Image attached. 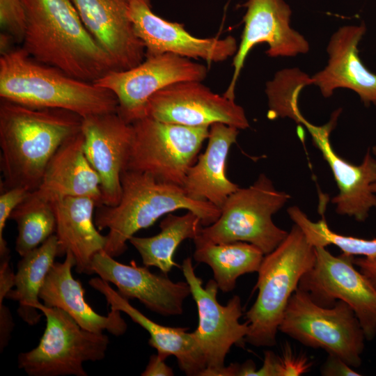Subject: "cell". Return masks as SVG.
<instances>
[{
	"instance_id": "6da1fadb",
	"label": "cell",
	"mask_w": 376,
	"mask_h": 376,
	"mask_svg": "<svg viewBox=\"0 0 376 376\" xmlns=\"http://www.w3.org/2000/svg\"><path fill=\"white\" fill-rule=\"evenodd\" d=\"M83 118L70 111L0 101L1 191L40 185L50 159L69 137L79 132Z\"/></svg>"
},
{
	"instance_id": "7a4b0ae2",
	"label": "cell",
	"mask_w": 376,
	"mask_h": 376,
	"mask_svg": "<svg viewBox=\"0 0 376 376\" xmlns=\"http://www.w3.org/2000/svg\"><path fill=\"white\" fill-rule=\"evenodd\" d=\"M26 25L22 47L38 61L86 81L118 70L84 25L71 0H23Z\"/></svg>"
},
{
	"instance_id": "3957f363",
	"label": "cell",
	"mask_w": 376,
	"mask_h": 376,
	"mask_svg": "<svg viewBox=\"0 0 376 376\" xmlns=\"http://www.w3.org/2000/svg\"><path fill=\"white\" fill-rule=\"evenodd\" d=\"M0 97L24 105L61 109L82 118L117 112L110 90L40 63L22 47L0 57Z\"/></svg>"
},
{
	"instance_id": "277c9868",
	"label": "cell",
	"mask_w": 376,
	"mask_h": 376,
	"mask_svg": "<svg viewBox=\"0 0 376 376\" xmlns=\"http://www.w3.org/2000/svg\"><path fill=\"white\" fill-rule=\"evenodd\" d=\"M122 196L115 206L97 207L95 223L99 230L108 229L104 251L117 257L139 230L161 217L180 209L196 214L203 226L217 221L221 209L207 201L194 200L180 186L159 181L146 173L125 170L121 175Z\"/></svg>"
},
{
	"instance_id": "5b68a950",
	"label": "cell",
	"mask_w": 376,
	"mask_h": 376,
	"mask_svg": "<svg viewBox=\"0 0 376 376\" xmlns=\"http://www.w3.org/2000/svg\"><path fill=\"white\" fill-rule=\"evenodd\" d=\"M315 260V246L296 224L274 250L265 255L258 271V296L246 313V343L256 347L275 345L289 299Z\"/></svg>"
},
{
	"instance_id": "8992f818",
	"label": "cell",
	"mask_w": 376,
	"mask_h": 376,
	"mask_svg": "<svg viewBox=\"0 0 376 376\" xmlns=\"http://www.w3.org/2000/svg\"><path fill=\"white\" fill-rule=\"evenodd\" d=\"M290 198L285 191L276 189L272 181L262 173L249 187L232 193L221 207L217 221L203 226L196 239L213 244L244 242L266 255L288 234L274 223L272 216Z\"/></svg>"
},
{
	"instance_id": "52a82bcc",
	"label": "cell",
	"mask_w": 376,
	"mask_h": 376,
	"mask_svg": "<svg viewBox=\"0 0 376 376\" xmlns=\"http://www.w3.org/2000/svg\"><path fill=\"white\" fill-rule=\"evenodd\" d=\"M279 330L307 347L338 357L352 368L362 363L366 336L353 309L343 301L322 306L298 287L289 299Z\"/></svg>"
},
{
	"instance_id": "ba28073f",
	"label": "cell",
	"mask_w": 376,
	"mask_h": 376,
	"mask_svg": "<svg viewBox=\"0 0 376 376\" xmlns=\"http://www.w3.org/2000/svg\"><path fill=\"white\" fill-rule=\"evenodd\" d=\"M38 308L45 316L46 327L38 345L19 354L18 368L29 376H87L84 363L105 357L108 336L83 329L58 308L40 302Z\"/></svg>"
},
{
	"instance_id": "9c48e42d",
	"label": "cell",
	"mask_w": 376,
	"mask_h": 376,
	"mask_svg": "<svg viewBox=\"0 0 376 376\" xmlns=\"http://www.w3.org/2000/svg\"><path fill=\"white\" fill-rule=\"evenodd\" d=\"M134 136L126 170L146 173L182 187L209 135L208 126L191 127L143 117L132 123Z\"/></svg>"
},
{
	"instance_id": "30bf717a",
	"label": "cell",
	"mask_w": 376,
	"mask_h": 376,
	"mask_svg": "<svg viewBox=\"0 0 376 376\" xmlns=\"http://www.w3.org/2000/svg\"><path fill=\"white\" fill-rule=\"evenodd\" d=\"M181 269L198 310V324L192 333L206 363L201 376H219L231 347L246 343L249 323L240 322L243 315L240 297L235 295L223 306L217 299V282L211 279L203 287L191 258L183 260Z\"/></svg>"
},
{
	"instance_id": "8fae6325",
	"label": "cell",
	"mask_w": 376,
	"mask_h": 376,
	"mask_svg": "<svg viewBox=\"0 0 376 376\" xmlns=\"http://www.w3.org/2000/svg\"><path fill=\"white\" fill-rule=\"evenodd\" d=\"M207 73L203 64L164 53L146 56L131 69L111 71L93 83L113 93L118 101V114L132 124L146 116L148 101L155 93L180 81H202Z\"/></svg>"
},
{
	"instance_id": "7c38bea8",
	"label": "cell",
	"mask_w": 376,
	"mask_h": 376,
	"mask_svg": "<svg viewBox=\"0 0 376 376\" xmlns=\"http://www.w3.org/2000/svg\"><path fill=\"white\" fill-rule=\"evenodd\" d=\"M313 266L301 279L299 288L319 305L331 306L337 300L347 304L355 313L366 339L376 336V289L354 268V256L332 255L324 246H315Z\"/></svg>"
},
{
	"instance_id": "4fadbf2b",
	"label": "cell",
	"mask_w": 376,
	"mask_h": 376,
	"mask_svg": "<svg viewBox=\"0 0 376 376\" xmlns=\"http://www.w3.org/2000/svg\"><path fill=\"white\" fill-rule=\"evenodd\" d=\"M198 81L171 84L148 100L146 116L159 121L191 127L222 123L244 130L249 123L235 100L214 93Z\"/></svg>"
},
{
	"instance_id": "5bb4252c",
	"label": "cell",
	"mask_w": 376,
	"mask_h": 376,
	"mask_svg": "<svg viewBox=\"0 0 376 376\" xmlns=\"http://www.w3.org/2000/svg\"><path fill=\"white\" fill-rule=\"evenodd\" d=\"M244 29L233 56V72L224 93L235 100V87L246 58L257 45L266 43V54L272 58L293 57L308 52L307 40L290 26L292 10L284 0H246Z\"/></svg>"
},
{
	"instance_id": "9a60e30c",
	"label": "cell",
	"mask_w": 376,
	"mask_h": 376,
	"mask_svg": "<svg viewBox=\"0 0 376 376\" xmlns=\"http://www.w3.org/2000/svg\"><path fill=\"white\" fill-rule=\"evenodd\" d=\"M129 15L136 35L146 49V56L172 53L190 59L219 63L234 56L236 39L228 36L198 38L189 33L183 24L158 16L150 0H130Z\"/></svg>"
},
{
	"instance_id": "2e32d148",
	"label": "cell",
	"mask_w": 376,
	"mask_h": 376,
	"mask_svg": "<svg viewBox=\"0 0 376 376\" xmlns=\"http://www.w3.org/2000/svg\"><path fill=\"white\" fill-rule=\"evenodd\" d=\"M84 148L100 180L103 205H116L122 196L121 175L126 170L134 130L117 112L83 118Z\"/></svg>"
},
{
	"instance_id": "e0dca14e",
	"label": "cell",
	"mask_w": 376,
	"mask_h": 376,
	"mask_svg": "<svg viewBox=\"0 0 376 376\" xmlns=\"http://www.w3.org/2000/svg\"><path fill=\"white\" fill-rule=\"evenodd\" d=\"M341 109L336 110L330 120L321 126L314 125L305 118L303 124L311 135L314 145L329 164L338 186V193L331 202L340 215L365 221L370 210L376 208V194L371 189L376 178V158L368 150L362 162L354 165L339 156L330 142V134L336 125Z\"/></svg>"
},
{
	"instance_id": "ac0fdd59",
	"label": "cell",
	"mask_w": 376,
	"mask_h": 376,
	"mask_svg": "<svg viewBox=\"0 0 376 376\" xmlns=\"http://www.w3.org/2000/svg\"><path fill=\"white\" fill-rule=\"evenodd\" d=\"M91 269L93 274L115 285L123 297L137 299L162 315H181L184 301L191 295L187 281L173 282L165 275L151 272L146 266H138L134 260L129 265L120 263L104 250L93 256Z\"/></svg>"
},
{
	"instance_id": "d6986e66",
	"label": "cell",
	"mask_w": 376,
	"mask_h": 376,
	"mask_svg": "<svg viewBox=\"0 0 376 376\" xmlns=\"http://www.w3.org/2000/svg\"><path fill=\"white\" fill-rule=\"evenodd\" d=\"M84 25L109 54L118 70L146 58V49L130 19V0H71Z\"/></svg>"
},
{
	"instance_id": "ffe728a7",
	"label": "cell",
	"mask_w": 376,
	"mask_h": 376,
	"mask_svg": "<svg viewBox=\"0 0 376 376\" xmlns=\"http://www.w3.org/2000/svg\"><path fill=\"white\" fill-rule=\"evenodd\" d=\"M366 32L364 23L340 26L331 36L327 47L328 62L311 77L326 98L337 88L356 93L363 103L376 105V74L368 70L359 56L358 45Z\"/></svg>"
},
{
	"instance_id": "44dd1931",
	"label": "cell",
	"mask_w": 376,
	"mask_h": 376,
	"mask_svg": "<svg viewBox=\"0 0 376 376\" xmlns=\"http://www.w3.org/2000/svg\"><path fill=\"white\" fill-rule=\"evenodd\" d=\"M75 265V258L71 252L65 253L63 262L55 261L42 286L40 299L47 306L65 311L86 330L95 333L107 331L116 336L123 335L127 325L120 311L110 308L107 315H102L87 303L81 283L72 274Z\"/></svg>"
},
{
	"instance_id": "7402d4cb",
	"label": "cell",
	"mask_w": 376,
	"mask_h": 376,
	"mask_svg": "<svg viewBox=\"0 0 376 376\" xmlns=\"http://www.w3.org/2000/svg\"><path fill=\"white\" fill-rule=\"evenodd\" d=\"M81 130L69 137L50 159L39 187L33 192L52 202L67 196H86L102 205L100 178L88 160Z\"/></svg>"
},
{
	"instance_id": "603a6c76",
	"label": "cell",
	"mask_w": 376,
	"mask_h": 376,
	"mask_svg": "<svg viewBox=\"0 0 376 376\" xmlns=\"http://www.w3.org/2000/svg\"><path fill=\"white\" fill-rule=\"evenodd\" d=\"M240 130L222 123L212 124L207 144L188 169L182 188L189 198L210 202L219 208L240 187L226 175L229 150L236 143Z\"/></svg>"
},
{
	"instance_id": "cb8c5ba5",
	"label": "cell",
	"mask_w": 376,
	"mask_h": 376,
	"mask_svg": "<svg viewBox=\"0 0 376 376\" xmlns=\"http://www.w3.org/2000/svg\"><path fill=\"white\" fill-rule=\"evenodd\" d=\"M88 284L105 297L110 308L125 313L148 332V344L157 350L161 359L166 360L174 356L187 375H202L206 368L205 357L193 333L187 331L188 328L170 327L152 321L99 276L91 279Z\"/></svg>"
},
{
	"instance_id": "d4e9b609",
	"label": "cell",
	"mask_w": 376,
	"mask_h": 376,
	"mask_svg": "<svg viewBox=\"0 0 376 376\" xmlns=\"http://www.w3.org/2000/svg\"><path fill=\"white\" fill-rule=\"evenodd\" d=\"M56 217L58 256L71 252L79 274H92L93 256L104 249L107 235L97 228L93 217L95 201L86 196H67L50 202Z\"/></svg>"
},
{
	"instance_id": "484cf974",
	"label": "cell",
	"mask_w": 376,
	"mask_h": 376,
	"mask_svg": "<svg viewBox=\"0 0 376 376\" xmlns=\"http://www.w3.org/2000/svg\"><path fill=\"white\" fill-rule=\"evenodd\" d=\"M58 256V242L51 235L41 245L22 256L15 274L14 287L6 298L18 302L17 313L29 325L39 322L42 313L38 308L40 292L47 275Z\"/></svg>"
},
{
	"instance_id": "4316f807",
	"label": "cell",
	"mask_w": 376,
	"mask_h": 376,
	"mask_svg": "<svg viewBox=\"0 0 376 376\" xmlns=\"http://www.w3.org/2000/svg\"><path fill=\"white\" fill-rule=\"evenodd\" d=\"M194 242V259L212 268L214 279L224 292L233 290L240 276L258 272L265 256L258 247L244 242L213 244L195 239Z\"/></svg>"
},
{
	"instance_id": "83f0119b",
	"label": "cell",
	"mask_w": 376,
	"mask_h": 376,
	"mask_svg": "<svg viewBox=\"0 0 376 376\" xmlns=\"http://www.w3.org/2000/svg\"><path fill=\"white\" fill-rule=\"evenodd\" d=\"M203 226L201 218L193 212L180 216L169 213L161 221L158 234L147 237L134 235L129 242L140 254L144 266L155 267L166 274L177 266L173 255L180 244L187 239L195 240Z\"/></svg>"
},
{
	"instance_id": "f1b7e54d",
	"label": "cell",
	"mask_w": 376,
	"mask_h": 376,
	"mask_svg": "<svg viewBox=\"0 0 376 376\" xmlns=\"http://www.w3.org/2000/svg\"><path fill=\"white\" fill-rule=\"evenodd\" d=\"M10 219L17 226L15 251L22 257L37 248L56 231V217L50 202L30 192Z\"/></svg>"
},
{
	"instance_id": "f546056e",
	"label": "cell",
	"mask_w": 376,
	"mask_h": 376,
	"mask_svg": "<svg viewBox=\"0 0 376 376\" xmlns=\"http://www.w3.org/2000/svg\"><path fill=\"white\" fill-rule=\"evenodd\" d=\"M287 212L291 220L300 228L313 246L334 245L345 255L376 258V239L368 240L336 233L329 227L324 219L313 221L297 206L289 207Z\"/></svg>"
},
{
	"instance_id": "4dcf8cb0",
	"label": "cell",
	"mask_w": 376,
	"mask_h": 376,
	"mask_svg": "<svg viewBox=\"0 0 376 376\" xmlns=\"http://www.w3.org/2000/svg\"><path fill=\"white\" fill-rule=\"evenodd\" d=\"M311 84V79L297 68L283 69L266 83L265 93L271 118H290L301 124L304 118L297 100L302 88Z\"/></svg>"
},
{
	"instance_id": "1f68e13d",
	"label": "cell",
	"mask_w": 376,
	"mask_h": 376,
	"mask_svg": "<svg viewBox=\"0 0 376 376\" xmlns=\"http://www.w3.org/2000/svg\"><path fill=\"white\" fill-rule=\"evenodd\" d=\"M0 24L16 42L22 43L26 25L23 0H0Z\"/></svg>"
},
{
	"instance_id": "d6a6232c",
	"label": "cell",
	"mask_w": 376,
	"mask_h": 376,
	"mask_svg": "<svg viewBox=\"0 0 376 376\" xmlns=\"http://www.w3.org/2000/svg\"><path fill=\"white\" fill-rule=\"evenodd\" d=\"M30 191L22 187H14L1 192L0 195V259L10 258L9 249L3 233L6 221L13 210L24 201Z\"/></svg>"
},
{
	"instance_id": "836d02e7",
	"label": "cell",
	"mask_w": 376,
	"mask_h": 376,
	"mask_svg": "<svg viewBox=\"0 0 376 376\" xmlns=\"http://www.w3.org/2000/svg\"><path fill=\"white\" fill-rule=\"evenodd\" d=\"M286 345L281 357L277 356L278 376H297L309 371L312 363L305 357L297 355Z\"/></svg>"
},
{
	"instance_id": "e575fe53",
	"label": "cell",
	"mask_w": 376,
	"mask_h": 376,
	"mask_svg": "<svg viewBox=\"0 0 376 376\" xmlns=\"http://www.w3.org/2000/svg\"><path fill=\"white\" fill-rule=\"evenodd\" d=\"M321 374L325 376L361 375L343 359L331 354H328V357L321 368Z\"/></svg>"
},
{
	"instance_id": "d590c367",
	"label": "cell",
	"mask_w": 376,
	"mask_h": 376,
	"mask_svg": "<svg viewBox=\"0 0 376 376\" xmlns=\"http://www.w3.org/2000/svg\"><path fill=\"white\" fill-rule=\"evenodd\" d=\"M14 322L9 308L3 303L0 304V350L2 352L8 345Z\"/></svg>"
},
{
	"instance_id": "8d00e7d4",
	"label": "cell",
	"mask_w": 376,
	"mask_h": 376,
	"mask_svg": "<svg viewBox=\"0 0 376 376\" xmlns=\"http://www.w3.org/2000/svg\"><path fill=\"white\" fill-rule=\"evenodd\" d=\"M10 258L1 260L0 263V304L14 287L15 274L10 266Z\"/></svg>"
},
{
	"instance_id": "74e56055",
	"label": "cell",
	"mask_w": 376,
	"mask_h": 376,
	"mask_svg": "<svg viewBox=\"0 0 376 376\" xmlns=\"http://www.w3.org/2000/svg\"><path fill=\"white\" fill-rule=\"evenodd\" d=\"M165 360L161 359L157 354L150 357L148 363L142 372V376H172L173 371L171 367L166 364Z\"/></svg>"
},
{
	"instance_id": "f35d334b",
	"label": "cell",
	"mask_w": 376,
	"mask_h": 376,
	"mask_svg": "<svg viewBox=\"0 0 376 376\" xmlns=\"http://www.w3.org/2000/svg\"><path fill=\"white\" fill-rule=\"evenodd\" d=\"M353 263L376 289V258H354Z\"/></svg>"
},
{
	"instance_id": "ab89813d",
	"label": "cell",
	"mask_w": 376,
	"mask_h": 376,
	"mask_svg": "<svg viewBox=\"0 0 376 376\" xmlns=\"http://www.w3.org/2000/svg\"><path fill=\"white\" fill-rule=\"evenodd\" d=\"M16 42L13 37L8 33L2 31L0 34V52L1 55L5 54L12 50V45Z\"/></svg>"
},
{
	"instance_id": "60d3db41",
	"label": "cell",
	"mask_w": 376,
	"mask_h": 376,
	"mask_svg": "<svg viewBox=\"0 0 376 376\" xmlns=\"http://www.w3.org/2000/svg\"><path fill=\"white\" fill-rule=\"evenodd\" d=\"M372 152L375 156H376V145L373 147ZM371 189L373 193L376 194V178L372 184Z\"/></svg>"
}]
</instances>
